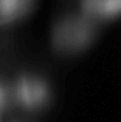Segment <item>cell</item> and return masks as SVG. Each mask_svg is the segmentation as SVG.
<instances>
[]
</instances>
